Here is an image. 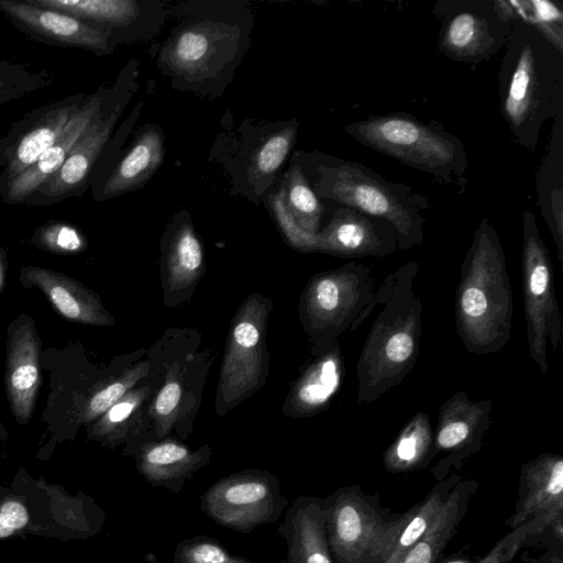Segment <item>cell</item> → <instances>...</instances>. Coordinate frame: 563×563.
Listing matches in <instances>:
<instances>
[{
  "instance_id": "cell-1",
  "label": "cell",
  "mask_w": 563,
  "mask_h": 563,
  "mask_svg": "<svg viewBox=\"0 0 563 563\" xmlns=\"http://www.w3.org/2000/svg\"><path fill=\"white\" fill-rule=\"evenodd\" d=\"M500 114L512 142L533 152L543 124L563 114V51L515 20L498 70Z\"/></svg>"
},
{
  "instance_id": "cell-2",
  "label": "cell",
  "mask_w": 563,
  "mask_h": 563,
  "mask_svg": "<svg viewBox=\"0 0 563 563\" xmlns=\"http://www.w3.org/2000/svg\"><path fill=\"white\" fill-rule=\"evenodd\" d=\"M420 264L410 260L377 288L380 311L356 363V404L366 405L400 385L415 368L422 334V302L415 290Z\"/></svg>"
},
{
  "instance_id": "cell-3",
  "label": "cell",
  "mask_w": 563,
  "mask_h": 563,
  "mask_svg": "<svg viewBox=\"0 0 563 563\" xmlns=\"http://www.w3.org/2000/svg\"><path fill=\"white\" fill-rule=\"evenodd\" d=\"M454 313L457 335L472 354L497 353L511 338L514 300L505 250L487 218L463 260Z\"/></svg>"
},
{
  "instance_id": "cell-4",
  "label": "cell",
  "mask_w": 563,
  "mask_h": 563,
  "mask_svg": "<svg viewBox=\"0 0 563 563\" xmlns=\"http://www.w3.org/2000/svg\"><path fill=\"white\" fill-rule=\"evenodd\" d=\"M358 143L432 176L463 194L468 158L462 141L439 121L422 122L408 112L369 114L344 128Z\"/></svg>"
},
{
  "instance_id": "cell-5",
  "label": "cell",
  "mask_w": 563,
  "mask_h": 563,
  "mask_svg": "<svg viewBox=\"0 0 563 563\" xmlns=\"http://www.w3.org/2000/svg\"><path fill=\"white\" fill-rule=\"evenodd\" d=\"M314 192L343 207L390 222L397 233L399 251L423 241V213L430 200L401 183L386 180L372 168L335 157L317 166Z\"/></svg>"
},
{
  "instance_id": "cell-6",
  "label": "cell",
  "mask_w": 563,
  "mask_h": 563,
  "mask_svg": "<svg viewBox=\"0 0 563 563\" xmlns=\"http://www.w3.org/2000/svg\"><path fill=\"white\" fill-rule=\"evenodd\" d=\"M106 521L103 509L88 495L71 496L42 478L15 477L0 487V540L26 536L58 540L96 536Z\"/></svg>"
},
{
  "instance_id": "cell-7",
  "label": "cell",
  "mask_w": 563,
  "mask_h": 563,
  "mask_svg": "<svg viewBox=\"0 0 563 563\" xmlns=\"http://www.w3.org/2000/svg\"><path fill=\"white\" fill-rule=\"evenodd\" d=\"M377 288L372 268L362 263L349 262L312 276L302 291L299 314L313 354L357 330L377 307Z\"/></svg>"
},
{
  "instance_id": "cell-8",
  "label": "cell",
  "mask_w": 563,
  "mask_h": 563,
  "mask_svg": "<svg viewBox=\"0 0 563 563\" xmlns=\"http://www.w3.org/2000/svg\"><path fill=\"white\" fill-rule=\"evenodd\" d=\"M328 548L334 563H384L408 517L393 514L378 493L357 484L322 499Z\"/></svg>"
},
{
  "instance_id": "cell-9",
  "label": "cell",
  "mask_w": 563,
  "mask_h": 563,
  "mask_svg": "<svg viewBox=\"0 0 563 563\" xmlns=\"http://www.w3.org/2000/svg\"><path fill=\"white\" fill-rule=\"evenodd\" d=\"M521 280L529 355L547 375L548 349L556 352L562 343V316L550 252L530 209L522 213Z\"/></svg>"
},
{
  "instance_id": "cell-10",
  "label": "cell",
  "mask_w": 563,
  "mask_h": 563,
  "mask_svg": "<svg viewBox=\"0 0 563 563\" xmlns=\"http://www.w3.org/2000/svg\"><path fill=\"white\" fill-rule=\"evenodd\" d=\"M440 20L438 48L471 66L488 63L507 43L514 13L506 1L440 0L431 9Z\"/></svg>"
},
{
  "instance_id": "cell-11",
  "label": "cell",
  "mask_w": 563,
  "mask_h": 563,
  "mask_svg": "<svg viewBox=\"0 0 563 563\" xmlns=\"http://www.w3.org/2000/svg\"><path fill=\"white\" fill-rule=\"evenodd\" d=\"M289 500L271 472L247 468L214 482L199 498V509L219 526L250 534L279 520Z\"/></svg>"
},
{
  "instance_id": "cell-12",
  "label": "cell",
  "mask_w": 563,
  "mask_h": 563,
  "mask_svg": "<svg viewBox=\"0 0 563 563\" xmlns=\"http://www.w3.org/2000/svg\"><path fill=\"white\" fill-rule=\"evenodd\" d=\"M493 400H472L464 390L453 394L439 409L434 428L431 473L437 482L465 462L483 448L485 434L492 426Z\"/></svg>"
},
{
  "instance_id": "cell-13",
  "label": "cell",
  "mask_w": 563,
  "mask_h": 563,
  "mask_svg": "<svg viewBox=\"0 0 563 563\" xmlns=\"http://www.w3.org/2000/svg\"><path fill=\"white\" fill-rule=\"evenodd\" d=\"M86 98L81 92L69 95L35 108L13 122L0 139V189L56 141Z\"/></svg>"
},
{
  "instance_id": "cell-14",
  "label": "cell",
  "mask_w": 563,
  "mask_h": 563,
  "mask_svg": "<svg viewBox=\"0 0 563 563\" xmlns=\"http://www.w3.org/2000/svg\"><path fill=\"white\" fill-rule=\"evenodd\" d=\"M114 97L109 89L100 111L75 143L62 167L26 198L23 205L51 206L68 198L84 196L90 187L91 174L122 112V102L114 101Z\"/></svg>"
},
{
  "instance_id": "cell-15",
  "label": "cell",
  "mask_w": 563,
  "mask_h": 563,
  "mask_svg": "<svg viewBox=\"0 0 563 563\" xmlns=\"http://www.w3.org/2000/svg\"><path fill=\"white\" fill-rule=\"evenodd\" d=\"M250 300L251 303L244 302L242 311H238L222 364L219 393L227 404L224 411L265 382L262 367L266 366L263 362L267 355L261 321L266 318L267 310L262 312L267 303L262 302L260 307L261 302Z\"/></svg>"
},
{
  "instance_id": "cell-16",
  "label": "cell",
  "mask_w": 563,
  "mask_h": 563,
  "mask_svg": "<svg viewBox=\"0 0 563 563\" xmlns=\"http://www.w3.org/2000/svg\"><path fill=\"white\" fill-rule=\"evenodd\" d=\"M528 521L563 540L562 454L542 453L521 465L514 512L505 526L512 530Z\"/></svg>"
},
{
  "instance_id": "cell-17",
  "label": "cell",
  "mask_w": 563,
  "mask_h": 563,
  "mask_svg": "<svg viewBox=\"0 0 563 563\" xmlns=\"http://www.w3.org/2000/svg\"><path fill=\"white\" fill-rule=\"evenodd\" d=\"M0 12L30 40L45 45L85 49L98 56L111 54L115 46L109 34L27 0H0Z\"/></svg>"
},
{
  "instance_id": "cell-18",
  "label": "cell",
  "mask_w": 563,
  "mask_h": 563,
  "mask_svg": "<svg viewBox=\"0 0 563 563\" xmlns=\"http://www.w3.org/2000/svg\"><path fill=\"white\" fill-rule=\"evenodd\" d=\"M239 40L233 25L203 20L179 29L165 46L163 60L188 80L202 79L234 55Z\"/></svg>"
},
{
  "instance_id": "cell-19",
  "label": "cell",
  "mask_w": 563,
  "mask_h": 563,
  "mask_svg": "<svg viewBox=\"0 0 563 563\" xmlns=\"http://www.w3.org/2000/svg\"><path fill=\"white\" fill-rule=\"evenodd\" d=\"M399 251L394 225L349 207L336 209L317 233L316 252L344 258L385 257Z\"/></svg>"
},
{
  "instance_id": "cell-20",
  "label": "cell",
  "mask_w": 563,
  "mask_h": 563,
  "mask_svg": "<svg viewBox=\"0 0 563 563\" xmlns=\"http://www.w3.org/2000/svg\"><path fill=\"white\" fill-rule=\"evenodd\" d=\"M125 454L135 459L141 476L153 487L179 494L195 473L206 466L213 454L209 444L197 450L172 437H139L128 443Z\"/></svg>"
},
{
  "instance_id": "cell-21",
  "label": "cell",
  "mask_w": 563,
  "mask_h": 563,
  "mask_svg": "<svg viewBox=\"0 0 563 563\" xmlns=\"http://www.w3.org/2000/svg\"><path fill=\"white\" fill-rule=\"evenodd\" d=\"M109 88L87 95L80 109L63 129L56 141L23 173L0 189L7 205H23L25 199L47 181L64 164L73 146L100 111Z\"/></svg>"
},
{
  "instance_id": "cell-22",
  "label": "cell",
  "mask_w": 563,
  "mask_h": 563,
  "mask_svg": "<svg viewBox=\"0 0 563 563\" xmlns=\"http://www.w3.org/2000/svg\"><path fill=\"white\" fill-rule=\"evenodd\" d=\"M40 341L33 322L14 323L10 329L5 363L7 395L16 420L29 421L35 406L40 377Z\"/></svg>"
},
{
  "instance_id": "cell-23",
  "label": "cell",
  "mask_w": 563,
  "mask_h": 563,
  "mask_svg": "<svg viewBox=\"0 0 563 563\" xmlns=\"http://www.w3.org/2000/svg\"><path fill=\"white\" fill-rule=\"evenodd\" d=\"M277 533L285 541L288 563H334L327 542L322 498L298 496Z\"/></svg>"
},
{
  "instance_id": "cell-24",
  "label": "cell",
  "mask_w": 563,
  "mask_h": 563,
  "mask_svg": "<svg viewBox=\"0 0 563 563\" xmlns=\"http://www.w3.org/2000/svg\"><path fill=\"white\" fill-rule=\"evenodd\" d=\"M344 377L340 343L314 354L313 361L295 382L284 406L288 416L311 417L325 410Z\"/></svg>"
},
{
  "instance_id": "cell-25",
  "label": "cell",
  "mask_w": 563,
  "mask_h": 563,
  "mask_svg": "<svg viewBox=\"0 0 563 563\" xmlns=\"http://www.w3.org/2000/svg\"><path fill=\"white\" fill-rule=\"evenodd\" d=\"M205 267L203 251L190 222H184L172 234L162 251L161 277L164 302L169 307L187 300Z\"/></svg>"
},
{
  "instance_id": "cell-26",
  "label": "cell",
  "mask_w": 563,
  "mask_h": 563,
  "mask_svg": "<svg viewBox=\"0 0 563 563\" xmlns=\"http://www.w3.org/2000/svg\"><path fill=\"white\" fill-rule=\"evenodd\" d=\"M164 156L163 135L155 126L146 128L129 151L111 167L97 188L96 201H104L144 184L159 167Z\"/></svg>"
},
{
  "instance_id": "cell-27",
  "label": "cell",
  "mask_w": 563,
  "mask_h": 563,
  "mask_svg": "<svg viewBox=\"0 0 563 563\" xmlns=\"http://www.w3.org/2000/svg\"><path fill=\"white\" fill-rule=\"evenodd\" d=\"M536 195L563 271V114L554 119L545 153L536 173Z\"/></svg>"
},
{
  "instance_id": "cell-28",
  "label": "cell",
  "mask_w": 563,
  "mask_h": 563,
  "mask_svg": "<svg viewBox=\"0 0 563 563\" xmlns=\"http://www.w3.org/2000/svg\"><path fill=\"white\" fill-rule=\"evenodd\" d=\"M22 273L66 319L93 325L113 324V319L102 307L99 297L73 278L40 267H25Z\"/></svg>"
},
{
  "instance_id": "cell-29",
  "label": "cell",
  "mask_w": 563,
  "mask_h": 563,
  "mask_svg": "<svg viewBox=\"0 0 563 563\" xmlns=\"http://www.w3.org/2000/svg\"><path fill=\"white\" fill-rule=\"evenodd\" d=\"M477 488V481L461 479L448 495L430 528L398 563H437L455 537Z\"/></svg>"
},
{
  "instance_id": "cell-30",
  "label": "cell",
  "mask_w": 563,
  "mask_h": 563,
  "mask_svg": "<svg viewBox=\"0 0 563 563\" xmlns=\"http://www.w3.org/2000/svg\"><path fill=\"white\" fill-rule=\"evenodd\" d=\"M37 7L75 16L89 26L109 34L118 44L132 35L141 16L140 2L133 0H27Z\"/></svg>"
},
{
  "instance_id": "cell-31",
  "label": "cell",
  "mask_w": 563,
  "mask_h": 563,
  "mask_svg": "<svg viewBox=\"0 0 563 563\" xmlns=\"http://www.w3.org/2000/svg\"><path fill=\"white\" fill-rule=\"evenodd\" d=\"M434 428L426 412H417L401 428L383 453L384 468L407 474L427 468L432 462Z\"/></svg>"
},
{
  "instance_id": "cell-32",
  "label": "cell",
  "mask_w": 563,
  "mask_h": 563,
  "mask_svg": "<svg viewBox=\"0 0 563 563\" xmlns=\"http://www.w3.org/2000/svg\"><path fill=\"white\" fill-rule=\"evenodd\" d=\"M462 476L452 473L437 482L423 499L408 509V517L384 563H398L402 555L427 532Z\"/></svg>"
},
{
  "instance_id": "cell-33",
  "label": "cell",
  "mask_w": 563,
  "mask_h": 563,
  "mask_svg": "<svg viewBox=\"0 0 563 563\" xmlns=\"http://www.w3.org/2000/svg\"><path fill=\"white\" fill-rule=\"evenodd\" d=\"M153 387L154 383L150 382L131 389L103 413L93 433L110 440H124L131 432L130 441L134 440L137 437L136 428L141 429L142 433V424L136 420H143V407L152 395Z\"/></svg>"
},
{
  "instance_id": "cell-34",
  "label": "cell",
  "mask_w": 563,
  "mask_h": 563,
  "mask_svg": "<svg viewBox=\"0 0 563 563\" xmlns=\"http://www.w3.org/2000/svg\"><path fill=\"white\" fill-rule=\"evenodd\" d=\"M284 200L288 212L297 225L310 234L320 231L323 205L299 166H294L283 186Z\"/></svg>"
},
{
  "instance_id": "cell-35",
  "label": "cell",
  "mask_w": 563,
  "mask_h": 563,
  "mask_svg": "<svg viewBox=\"0 0 563 563\" xmlns=\"http://www.w3.org/2000/svg\"><path fill=\"white\" fill-rule=\"evenodd\" d=\"M53 73L0 59V107L49 86Z\"/></svg>"
},
{
  "instance_id": "cell-36",
  "label": "cell",
  "mask_w": 563,
  "mask_h": 563,
  "mask_svg": "<svg viewBox=\"0 0 563 563\" xmlns=\"http://www.w3.org/2000/svg\"><path fill=\"white\" fill-rule=\"evenodd\" d=\"M173 563H254L249 559L230 553L217 539L198 534L176 544ZM278 563H288L286 559Z\"/></svg>"
},
{
  "instance_id": "cell-37",
  "label": "cell",
  "mask_w": 563,
  "mask_h": 563,
  "mask_svg": "<svg viewBox=\"0 0 563 563\" xmlns=\"http://www.w3.org/2000/svg\"><path fill=\"white\" fill-rule=\"evenodd\" d=\"M150 369L148 361L141 362L126 369L111 384L95 393L84 407L82 420L91 421L103 415L113 404L133 389L139 382L145 378L150 374Z\"/></svg>"
},
{
  "instance_id": "cell-38",
  "label": "cell",
  "mask_w": 563,
  "mask_h": 563,
  "mask_svg": "<svg viewBox=\"0 0 563 563\" xmlns=\"http://www.w3.org/2000/svg\"><path fill=\"white\" fill-rule=\"evenodd\" d=\"M296 137L294 126L271 135L255 153L251 166V178L257 184L273 177L284 163Z\"/></svg>"
},
{
  "instance_id": "cell-39",
  "label": "cell",
  "mask_w": 563,
  "mask_h": 563,
  "mask_svg": "<svg viewBox=\"0 0 563 563\" xmlns=\"http://www.w3.org/2000/svg\"><path fill=\"white\" fill-rule=\"evenodd\" d=\"M34 240L42 247L54 253H78L87 246L81 232L73 224L63 221H51L41 227L35 232Z\"/></svg>"
},
{
  "instance_id": "cell-40",
  "label": "cell",
  "mask_w": 563,
  "mask_h": 563,
  "mask_svg": "<svg viewBox=\"0 0 563 563\" xmlns=\"http://www.w3.org/2000/svg\"><path fill=\"white\" fill-rule=\"evenodd\" d=\"M541 533L540 527L536 521H528L510 530L490 549L493 553L490 563H511L526 542Z\"/></svg>"
},
{
  "instance_id": "cell-41",
  "label": "cell",
  "mask_w": 563,
  "mask_h": 563,
  "mask_svg": "<svg viewBox=\"0 0 563 563\" xmlns=\"http://www.w3.org/2000/svg\"><path fill=\"white\" fill-rule=\"evenodd\" d=\"M533 538L541 539L545 549L538 556L527 555L528 563H563V540L556 539L549 531Z\"/></svg>"
},
{
  "instance_id": "cell-42",
  "label": "cell",
  "mask_w": 563,
  "mask_h": 563,
  "mask_svg": "<svg viewBox=\"0 0 563 563\" xmlns=\"http://www.w3.org/2000/svg\"><path fill=\"white\" fill-rule=\"evenodd\" d=\"M483 556L473 555L471 544L464 545L460 551L443 555L437 563H482Z\"/></svg>"
},
{
  "instance_id": "cell-43",
  "label": "cell",
  "mask_w": 563,
  "mask_h": 563,
  "mask_svg": "<svg viewBox=\"0 0 563 563\" xmlns=\"http://www.w3.org/2000/svg\"><path fill=\"white\" fill-rule=\"evenodd\" d=\"M3 277H4V267H3L2 256H1V253H0V288H1L2 283H3Z\"/></svg>"
},
{
  "instance_id": "cell-44",
  "label": "cell",
  "mask_w": 563,
  "mask_h": 563,
  "mask_svg": "<svg viewBox=\"0 0 563 563\" xmlns=\"http://www.w3.org/2000/svg\"><path fill=\"white\" fill-rule=\"evenodd\" d=\"M31 563H36V562H31Z\"/></svg>"
}]
</instances>
